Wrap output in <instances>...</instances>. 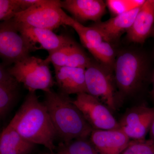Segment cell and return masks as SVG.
Instances as JSON below:
<instances>
[{
    "mask_svg": "<svg viewBox=\"0 0 154 154\" xmlns=\"http://www.w3.org/2000/svg\"><path fill=\"white\" fill-rule=\"evenodd\" d=\"M9 125L28 141L41 145L53 152L57 137L49 113L36 92H29Z\"/></svg>",
    "mask_w": 154,
    "mask_h": 154,
    "instance_id": "cell-1",
    "label": "cell"
},
{
    "mask_svg": "<svg viewBox=\"0 0 154 154\" xmlns=\"http://www.w3.org/2000/svg\"><path fill=\"white\" fill-rule=\"evenodd\" d=\"M43 103L63 142L90 137L93 129L69 96L51 90L45 92Z\"/></svg>",
    "mask_w": 154,
    "mask_h": 154,
    "instance_id": "cell-2",
    "label": "cell"
},
{
    "mask_svg": "<svg viewBox=\"0 0 154 154\" xmlns=\"http://www.w3.org/2000/svg\"><path fill=\"white\" fill-rule=\"evenodd\" d=\"M145 60L132 51L121 53L116 60L113 70L116 85L122 96L132 95L139 90L146 73Z\"/></svg>",
    "mask_w": 154,
    "mask_h": 154,
    "instance_id": "cell-3",
    "label": "cell"
},
{
    "mask_svg": "<svg viewBox=\"0 0 154 154\" xmlns=\"http://www.w3.org/2000/svg\"><path fill=\"white\" fill-rule=\"evenodd\" d=\"M49 63L40 58L29 56L15 63L8 69L10 73L23 84L29 92L51 91L54 85Z\"/></svg>",
    "mask_w": 154,
    "mask_h": 154,
    "instance_id": "cell-4",
    "label": "cell"
},
{
    "mask_svg": "<svg viewBox=\"0 0 154 154\" xmlns=\"http://www.w3.org/2000/svg\"><path fill=\"white\" fill-rule=\"evenodd\" d=\"M69 16L60 6V1L40 0L38 4L19 13L14 21L30 26L53 30L65 25Z\"/></svg>",
    "mask_w": 154,
    "mask_h": 154,
    "instance_id": "cell-5",
    "label": "cell"
},
{
    "mask_svg": "<svg viewBox=\"0 0 154 154\" xmlns=\"http://www.w3.org/2000/svg\"><path fill=\"white\" fill-rule=\"evenodd\" d=\"M39 49L19 32L14 19L0 24V55L4 64L8 65L29 56Z\"/></svg>",
    "mask_w": 154,
    "mask_h": 154,
    "instance_id": "cell-6",
    "label": "cell"
},
{
    "mask_svg": "<svg viewBox=\"0 0 154 154\" xmlns=\"http://www.w3.org/2000/svg\"><path fill=\"white\" fill-rule=\"evenodd\" d=\"M112 70L93 61L85 70L87 93L99 99L111 111L116 110L117 107L116 83Z\"/></svg>",
    "mask_w": 154,
    "mask_h": 154,
    "instance_id": "cell-7",
    "label": "cell"
},
{
    "mask_svg": "<svg viewBox=\"0 0 154 154\" xmlns=\"http://www.w3.org/2000/svg\"><path fill=\"white\" fill-rule=\"evenodd\" d=\"M73 102L82 112L93 129L111 130L120 128L111 110L101 101L84 93L77 94Z\"/></svg>",
    "mask_w": 154,
    "mask_h": 154,
    "instance_id": "cell-8",
    "label": "cell"
},
{
    "mask_svg": "<svg viewBox=\"0 0 154 154\" xmlns=\"http://www.w3.org/2000/svg\"><path fill=\"white\" fill-rule=\"evenodd\" d=\"M60 6L82 24L88 21L100 22L107 7L106 2L102 0H64L60 1Z\"/></svg>",
    "mask_w": 154,
    "mask_h": 154,
    "instance_id": "cell-9",
    "label": "cell"
},
{
    "mask_svg": "<svg viewBox=\"0 0 154 154\" xmlns=\"http://www.w3.org/2000/svg\"><path fill=\"white\" fill-rule=\"evenodd\" d=\"M89 139L101 154H119L131 141L120 128L93 129Z\"/></svg>",
    "mask_w": 154,
    "mask_h": 154,
    "instance_id": "cell-10",
    "label": "cell"
},
{
    "mask_svg": "<svg viewBox=\"0 0 154 154\" xmlns=\"http://www.w3.org/2000/svg\"><path fill=\"white\" fill-rule=\"evenodd\" d=\"M15 22L20 33L27 37L33 44H40V49L47 51L48 54L74 40L69 36L57 35L54 33L53 30L49 29L34 28Z\"/></svg>",
    "mask_w": 154,
    "mask_h": 154,
    "instance_id": "cell-11",
    "label": "cell"
},
{
    "mask_svg": "<svg viewBox=\"0 0 154 154\" xmlns=\"http://www.w3.org/2000/svg\"><path fill=\"white\" fill-rule=\"evenodd\" d=\"M45 60L54 67L67 66L86 69L92 60L74 40L63 47L48 54Z\"/></svg>",
    "mask_w": 154,
    "mask_h": 154,
    "instance_id": "cell-12",
    "label": "cell"
},
{
    "mask_svg": "<svg viewBox=\"0 0 154 154\" xmlns=\"http://www.w3.org/2000/svg\"><path fill=\"white\" fill-rule=\"evenodd\" d=\"M57 85L60 92L69 96L87 93L86 69L72 67H54Z\"/></svg>",
    "mask_w": 154,
    "mask_h": 154,
    "instance_id": "cell-13",
    "label": "cell"
},
{
    "mask_svg": "<svg viewBox=\"0 0 154 154\" xmlns=\"http://www.w3.org/2000/svg\"><path fill=\"white\" fill-rule=\"evenodd\" d=\"M140 8L115 16L104 22L94 23L90 26L97 30L104 40L111 43L131 27Z\"/></svg>",
    "mask_w": 154,
    "mask_h": 154,
    "instance_id": "cell-14",
    "label": "cell"
},
{
    "mask_svg": "<svg viewBox=\"0 0 154 154\" xmlns=\"http://www.w3.org/2000/svg\"><path fill=\"white\" fill-rule=\"evenodd\" d=\"M154 25V5L152 0H146L127 31V38L134 43H143L151 33Z\"/></svg>",
    "mask_w": 154,
    "mask_h": 154,
    "instance_id": "cell-15",
    "label": "cell"
},
{
    "mask_svg": "<svg viewBox=\"0 0 154 154\" xmlns=\"http://www.w3.org/2000/svg\"><path fill=\"white\" fill-rule=\"evenodd\" d=\"M36 146L22 137L9 125L1 133L0 154H31Z\"/></svg>",
    "mask_w": 154,
    "mask_h": 154,
    "instance_id": "cell-16",
    "label": "cell"
},
{
    "mask_svg": "<svg viewBox=\"0 0 154 154\" xmlns=\"http://www.w3.org/2000/svg\"><path fill=\"white\" fill-rule=\"evenodd\" d=\"M19 83L14 78L0 83V117L4 119L14 108L19 98Z\"/></svg>",
    "mask_w": 154,
    "mask_h": 154,
    "instance_id": "cell-17",
    "label": "cell"
},
{
    "mask_svg": "<svg viewBox=\"0 0 154 154\" xmlns=\"http://www.w3.org/2000/svg\"><path fill=\"white\" fill-rule=\"evenodd\" d=\"M66 25L70 26L75 30L82 44L88 50L104 40L102 35L96 29L91 26H84L69 16Z\"/></svg>",
    "mask_w": 154,
    "mask_h": 154,
    "instance_id": "cell-18",
    "label": "cell"
},
{
    "mask_svg": "<svg viewBox=\"0 0 154 154\" xmlns=\"http://www.w3.org/2000/svg\"><path fill=\"white\" fill-rule=\"evenodd\" d=\"M154 116V108L144 105H138L128 109L119 123L120 128L124 126H134L152 119Z\"/></svg>",
    "mask_w": 154,
    "mask_h": 154,
    "instance_id": "cell-19",
    "label": "cell"
},
{
    "mask_svg": "<svg viewBox=\"0 0 154 154\" xmlns=\"http://www.w3.org/2000/svg\"><path fill=\"white\" fill-rule=\"evenodd\" d=\"M57 149V152L62 154H101L89 138L77 139L68 143L62 142Z\"/></svg>",
    "mask_w": 154,
    "mask_h": 154,
    "instance_id": "cell-20",
    "label": "cell"
},
{
    "mask_svg": "<svg viewBox=\"0 0 154 154\" xmlns=\"http://www.w3.org/2000/svg\"><path fill=\"white\" fill-rule=\"evenodd\" d=\"M99 63L113 70L116 61L115 53L111 43L103 40L88 50Z\"/></svg>",
    "mask_w": 154,
    "mask_h": 154,
    "instance_id": "cell-21",
    "label": "cell"
},
{
    "mask_svg": "<svg viewBox=\"0 0 154 154\" xmlns=\"http://www.w3.org/2000/svg\"><path fill=\"white\" fill-rule=\"evenodd\" d=\"M146 2L145 0H107L105 2L110 12L116 16L141 8Z\"/></svg>",
    "mask_w": 154,
    "mask_h": 154,
    "instance_id": "cell-22",
    "label": "cell"
},
{
    "mask_svg": "<svg viewBox=\"0 0 154 154\" xmlns=\"http://www.w3.org/2000/svg\"><path fill=\"white\" fill-rule=\"evenodd\" d=\"M153 119L138 125L122 127L120 128L131 140H145L146 136L149 131Z\"/></svg>",
    "mask_w": 154,
    "mask_h": 154,
    "instance_id": "cell-23",
    "label": "cell"
},
{
    "mask_svg": "<svg viewBox=\"0 0 154 154\" xmlns=\"http://www.w3.org/2000/svg\"><path fill=\"white\" fill-rule=\"evenodd\" d=\"M119 154H154V140H131L129 145Z\"/></svg>",
    "mask_w": 154,
    "mask_h": 154,
    "instance_id": "cell-24",
    "label": "cell"
},
{
    "mask_svg": "<svg viewBox=\"0 0 154 154\" xmlns=\"http://www.w3.org/2000/svg\"><path fill=\"white\" fill-rule=\"evenodd\" d=\"M23 11L19 0H0V20L2 22L11 20Z\"/></svg>",
    "mask_w": 154,
    "mask_h": 154,
    "instance_id": "cell-25",
    "label": "cell"
},
{
    "mask_svg": "<svg viewBox=\"0 0 154 154\" xmlns=\"http://www.w3.org/2000/svg\"><path fill=\"white\" fill-rule=\"evenodd\" d=\"M149 132L150 134V138L154 140V116Z\"/></svg>",
    "mask_w": 154,
    "mask_h": 154,
    "instance_id": "cell-26",
    "label": "cell"
},
{
    "mask_svg": "<svg viewBox=\"0 0 154 154\" xmlns=\"http://www.w3.org/2000/svg\"><path fill=\"white\" fill-rule=\"evenodd\" d=\"M152 95L153 97L154 100V75L153 78V91H152Z\"/></svg>",
    "mask_w": 154,
    "mask_h": 154,
    "instance_id": "cell-27",
    "label": "cell"
},
{
    "mask_svg": "<svg viewBox=\"0 0 154 154\" xmlns=\"http://www.w3.org/2000/svg\"><path fill=\"white\" fill-rule=\"evenodd\" d=\"M150 34H151L152 36L154 38V25L153 28L152 29L151 33Z\"/></svg>",
    "mask_w": 154,
    "mask_h": 154,
    "instance_id": "cell-28",
    "label": "cell"
},
{
    "mask_svg": "<svg viewBox=\"0 0 154 154\" xmlns=\"http://www.w3.org/2000/svg\"><path fill=\"white\" fill-rule=\"evenodd\" d=\"M62 154L60 153H58V152L57 153H54V152H51V153H45V154Z\"/></svg>",
    "mask_w": 154,
    "mask_h": 154,
    "instance_id": "cell-29",
    "label": "cell"
}]
</instances>
